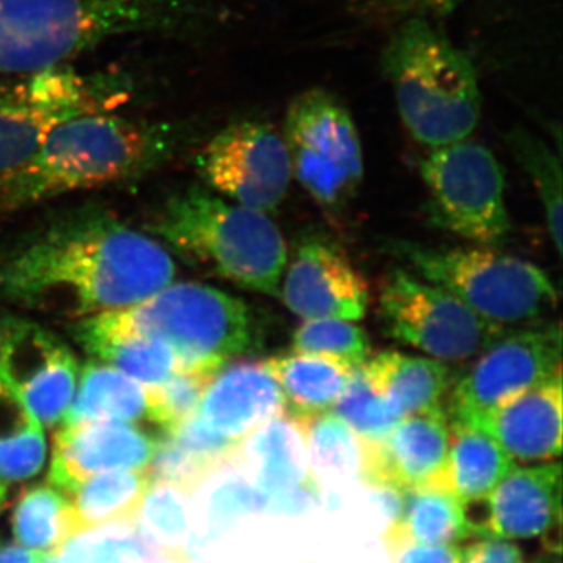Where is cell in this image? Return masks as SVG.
I'll return each instance as SVG.
<instances>
[{"label": "cell", "instance_id": "obj_1", "mask_svg": "<svg viewBox=\"0 0 563 563\" xmlns=\"http://www.w3.org/2000/svg\"><path fill=\"white\" fill-rule=\"evenodd\" d=\"M174 274L161 243L113 214L76 211L29 233L0 258V296L84 320L150 298Z\"/></svg>", "mask_w": 563, "mask_h": 563}, {"label": "cell", "instance_id": "obj_2", "mask_svg": "<svg viewBox=\"0 0 563 563\" xmlns=\"http://www.w3.org/2000/svg\"><path fill=\"white\" fill-rule=\"evenodd\" d=\"M207 0H0V74L27 76L132 33L199 27Z\"/></svg>", "mask_w": 563, "mask_h": 563}, {"label": "cell", "instance_id": "obj_3", "mask_svg": "<svg viewBox=\"0 0 563 563\" xmlns=\"http://www.w3.org/2000/svg\"><path fill=\"white\" fill-rule=\"evenodd\" d=\"M177 141L172 125L111 111L73 118L57 125L27 166L0 188V210L141 176L168 161Z\"/></svg>", "mask_w": 563, "mask_h": 563}, {"label": "cell", "instance_id": "obj_4", "mask_svg": "<svg viewBox=\"0 0 563 563\" xmlns=\"http://www.w3.org/2000/svg\"><path fill=\"white\" fill-rule=\"evenodd\" d=\"M380 62L415 141L439 150L476 131L483 113L476 68L432 21L410 18L395 24Z\"/></svg>", "mask_w": 563, "mask_h": 563}, {"label": "cell", "instance_id": "obj_5", "mask_svg": "<svg viewBox=\"0 0 563 563\" xmlns=\"http://www.w3.org/2000/svg\"><path fill=\"white\" fill-rule=\"evenodd\" d=\"M150 231L191 265L246 290L279 296L287 244L268 214L191 188L162 207Z\"/></svg>", "mask_w": 563, "mask_h": 563}, {"label": "cell", "instance_id": "obj_6", "mask_svg": "<svg viewBox=\"0 0 563 563\" xmlns=\"http://www.w3.org/2000/svg\"><path fill=\"white\" fill-rule=\"evenodd\" d=\"M101 314L117 328L165 343L185 369L218 373L261 342L247 303L195 282L166 285L139 303Z\"/></svg>", "mask_w": 563, "mask_h": 563}, {"label": "cell", "instance_id": "obj_7", "mask_svg": "<svg viewBox=\"0 0 563 563\" xmlns=\"http://www.w3.org/2000/svg\"><path fill=\"white\" fill-rule=\"evenodd\" d=\"M387 251L415 276L453 292L484 320L504 328L540 320L558 306L548 274L523 258L481 247L388 242Z\"/></svg>", "mask_w": 563, "mask_h": 563}, {"label": "cell", "instance_id": "obj_8", "mask_svg": "<svg viewBox=\"0 0 563 563\" xmlns=\"http://www.w3.org/2000/svg\"><path fill=\"white\" fill-rule=\"evenodd\" d=\"M125 99V81L62 66L0 81V188L27 166L57 125L111 111Z\"/></svg>", "mask_w": 563, "mask_h": 563}, {"label": "cell", "instance_id": "obj_9", "mask_svg": "<svg viewBox=\"0 0 563 563\" xmlns=\"http://www.w3.org/2000/svg\"><path fill=\"white\" fill-rule=\"evenodd\" d=\"M291 174L322 209L342 211L363 180L361 135L332 92L312 88L292 99L284 135Z\"/></svg>", "mask_w": 563, "mask_h": 563}, {"label": "cell", "instance_id": "obj_10", "mask_svg": "<svg viewBox=\"0 0 563 563\" xmlns=\"http://www.w3.org/2000/svg\"><path fill=\"white\" fill-rule=\"evenodd\" d=\"M421 177L435 228L483 246L506 239V173L488 147L465 140L432 150L421 163Z\"/></svg>", "mask_w": 563, "mask_h": 563}, {"label": "cell", "instance_id": "obj_11", "mask_svg": "<svg viewBox=\"0 0 563 563\" xmlns=\"http://www.w3.org/2000/svg\"><path fill=\"white\" fill-rule=\"evenodd\" d=\"M377 310L387 335L440 362L468 361L506 332L453 292L406 269L385 277Z\"/></svg>", "mask_w": 563, "mask_h": 563}, {"label": "cell", "instance_id": "obj_12", "mask_svg": "<svg viewBox=\"0 0 563 563\" xmlns=\"http://www.w3.org/2000/svg\"><path fill=\"white\" fill-rule=\"evenodd\" d=\"M562 373L561 325L501 333L451 390L450 421L479 426L501 404Z\"/></svg>", "mask_w": 563, "mask_h": 563}, {"label": "cell", "instance_id": "obj_13", "mask_svg": "<svg viewBox=\"0 0 563 563\" xmlns=\"http://www.w3.org/2000/svg\"><path fill=\"white\" fill-rule=\"evenodd\" d=\"M211 190L269 214L279 209L292 177L280 133L261 121H240L218 132L196 158Z\"/></svg>", "mask_w": 563, "mask_h": 563}, {"label": "cell", "instance_id": "obj_14", "mask_svg": "<svg viewBox=\"0 0 563 563\" xmlns=\"http://www.w3.org/2000/svg\"><path fill=\"white\" fill-rule=\"evenodd\" d=\"M0 374L44 426L63 421L76 393L79 366L63 340L38 324L3 322Z\"/></svg>", "mask_w": 563, "mask_h": 563}, {"label": "cell", "instance_id": "obj_15", "mask_svg": "<svg viewBox=\"0 0 563 563\" xmlns=\"http://www.w3.org/2000/svg\"><path fill=\"white\" fill-rule=\"evenodd\" d=\"M279 298L303 321H358L369 307V285L339 244L309 236L292 252Z\"/></svg>", "mask_w": 563, "mask_h": 563}, {"label": "cell", "instance_id": "obj_16", "mask_svg": "<svg viewBox=\"0 0 563 563\" xmlns=\"http://www.w3.org/2000/svg\"><path fill=\"white\" fill-rule=\"evenodd\" d=\"M358 476L373 488L406 492L446 479L450 418L442 406L402 418L379 442H362Z\"/></svg>", "mask_w": 563, "mask_h": 563}, {"label": "cell", "instance_id": "obj_17", "mask_svg": "<svg viewBox=\"0 0 563 563\" xmlns=\"http://www.w3.org/2000/svg\"><path fill=\"white\" fill-rule=\"evenodd\" d=\"M158 439L132 422L101 421L62 426L52 448L49 484L73 495L98 474L150 466Z\"/></svg>", "mask_w": 563, "mask_h": 563}, {"label": "cell", "instance_id": "obj_18", "mask_svg": "<svg viewBox=\"0 0 563 563\" xmlns=\"http://www.w3.org/2000/svg\"><path fill=\"white\" fill-rule=\"evenodd\" d=\"M474 536L548 539L561 526L562 466L559 462L514 466L485 499Z\"/></svg>", "mask_w": 563, "mask_h": 563}, {"label": "cell", "instance_id": "obj_19", "mask_svg": "<svg viewBox=\"0 0 563 563\" xmlns=\"http://www.w3.org/2000/svg\"><path fill=\"white\" fill-rule=\"evenodd\" d=\"M284 412L279 384L263 362H231L222 366L196 410L207 429L236 443Z\"/></svg>", "mask_w": 563, "mask_h": 563}, {"label": "cell", "instance_id": "obj_20", "mask_svg": "<svg viewBox=\"0 0 563 563\" xmlns=\"http://www.w3.org/2000/svg\"><path fill=\"white\" fill-rule=\"evenodd\" d=\"M477 428L517 466L554 462L562 453V373L501 404Z\"/></svg>", "mask_w": 563, "mask_h": 563}, {"label": "cell", "instance_id": "obj_21", "mask_svg": "<svg viewBox=\"0 0 563 563\" xmlns=\"http://www.w3.org/2000/svg\"><path fill=\"white\" fill-rule=\"evenodd\" d=\"M240 462L257 465V488L272 506L306 485L317 483L307 473L301 429L285 413L263 422L240 443Z\"/></svg>", "mask_w": 563, "mask_h": 563}, {"label": "cell", "instance_id": "obj_22", "mask_svg": "<svg viewBox=\"0 0 563 563\" xmlns=\"http://www.w3.org/2000/svg\"><path fill=\"white\" fill-rule=\"evenodd\" d=\"M74 339L98 362L128 374L146 388L165 383L179 369L176 355L165 343L117 328L101 313L77 322Z\"/></svg>", "mask_w": 563, "mask_h": 563}, {"label": "cell", "instance_id": "obj_23", "mask_svg": "<svg viewBox=\"0 0 563 563\" xmlns=\"http://www.w3.org/2000/svg\"><path fill=\"white\" fill-rule=\"evenodd\" d=\"M363 369L401 418L440 407L451 387L450 366L432 357L380 352Z\"/></svg>", "mask_w": 563, "mask_h": 563}, {"label": "cell", "instance_id": "obj_24", "mask_svg": "<svg viewBox=\"0 0 563 563\" xmlns=\"http://www.w3.org/2000/svg\"><path fill=\"white\" fill-rule=\"evenodd\" d=\"M472 536L465 506L446 484L437 483L402 492L401 509L383 540L384 543L455 544Z\"/></svg>", "mask_w": 563, "mask_h": 563}, {"label": "cell", "instance_id": "obj_25", "mask_svg": "<svg viewBox=\"0 0 563 563\" xmlns=\"http://www.w3.org/2000/svg\"><path fill=\"white\" fill-rule=\"evenodd\" d=\"M263 363L279 384L291 420L332 410L354 369L336 358L302 352L274 355Z\"/></svg>", "mask_w": 563, "mask_h": 563}, {"label": "cell", "instance_id": "obj_26", "mask_svg": "<svg viewBox=\"0 0 563 563\" xmlns=\"http://www.w3.org/2000/svg\"><path fill=\"white\" fill-rule=\"evenodd\" d=\"M514 466L490 433L466 422L450 421L446 479L463 506L484 503Z\"/></svg>", "mask_w": 563, "mask_h": 563}, {"label": "cell", "instance_id": "obj_27", "mask_svg": "<svg viewBox=\"0 0 563 563\" xmlns=\"http://www.w3.org/2000/svg\"><path fill=\"white\" fill-rule=\"evenodd\" d=\"M154 479L150 470H120L98 474L69 495L77 532L99 531L107 526L135 525Z\"/></svg>", "mask_w": 563, "mask_h": 563}, {"label": "cell", "instance_id": "obj_28", "mask_svg": "<svg viewBox=\"0 0 563 563\" xmlns=\"http://www.w3.org/2000/svg\"><path fill=\"white\" fill-rule=\"evenodd\" d=\"M79 376V385L62 426L101 421L135 422L146 417V387L128 374L106 363L91 361L85 363Z\"/></svg>", "mask_w": 563, "mask_h": 563}, {"label": "cell", "instance_id": "obj_29", "mask_svg": "<svg viewBox=\"0 0 563 563\" xmlns=\"http://www.w3.org/2000/svg\"><path fill=\"white\" fill-rule=\"evenodd\" d=\"M11 531L21 547L44 555L57 554L77 532L69 498L51 484L24 488L11 512Z\"/></svg>", "mask_w": 563, "mask_h": 563}, {"label": "cell", "instance_id": "obj_30", "mask_svg": "<svg viewBox=\"0 0 563 563\" xmlns=\"http://www.w3.org/2000/svg\"><path fill=\"white\" fill-rule=\"evenodd\" d=\"M43 424L0 374V481L32 479L46 462Z\"/></svg>", "mask_w": 563, "mask_h": 563}, {"label": "cell", "instance_id": "obj_31", "mask_svg": "<svg viewBox=\"0 0 563 563\" xmlns=\"http://www.w3.org/2000/svg\"><path fill=\"white\" fill-rule=\"evenodd\" d=\"M510 152L531 177L533 187L542 201L548 232L558 254H562L563 242V196L561 158L539 136L525 129H512L506 135Z\"/></svg>", "mask_w": 563, "mask_h": 563}, {"label": "cell", "instance_id": "obj_32", "mask_svg": "<svg viewBox=\"0 0 563 563\" xmlns=\"http://www.w3.org/2000/svg\"><path fill=\"white\" fill-rule=\"evenodd\" d=\"M301 429L314 472L347 477L361 473L362 443L332 410L292 420Z\"/></svg>", "mask_w": 563, "mask_h": 563}, {"label": "cell", "instance_id": "obj_33", "mask_svg": "<svg viewBox=\"0 0 563 563\" xmlns=\"http://www.w3.org/2000/svg\"><path fill=\"white\" fill-rule=\"evenodd\" d=\"M332 412L346 422L362 442H379L402 420L374 387L363 365L352 369Z\"/></svg>", "mask_w": 563, "mask_h": 563}, {"label": "cell", "instance_id": "obj_34", "mask_svg": "<svg viewBox=\"0 0 563 563\" xmlns=\"http://www.w3.org/2000/svg\"><path fill=\"white\" fill-rule=\"evenodd\" d=\"M291 350L336 358L355 368L368 361L372 343L365 329L358 328L354 321L324 318L306 321L301 328L296 329Z\"/></svg>", "mask_w": 563, "mask_h": 563}, {"label": "cell", "instance_id": "obj_35", "mask_svg": "<svg viewBox=\"0 0 563 563\" xmlns=\"http://www.w3.org/2000/svg\"><path fill=\"white\" fill-rule=\"evenodd\" d=\"M214 374L179 368L165 383L146 388L147 420L163 432H172L196 413Z\"/></svg>", "mask_w": 563, "mask_h": 563}, {"label": "cell", "instance_id": "obj_36", "mask_svg": "<svg viewBox=\"0 0 563 563\" xmlns=\"http://www.w3.org/2000/svg\"><path fill=\"white\" fill-rule=\"evenodd\" d=\"M184 493L174 485L154 483L147 493L143 510L146 526L143 531L157 551H168V558H176V542L188 531L187 509Z\"/></svg>", "mask_w": 563, "mask_h": 563}, {"label": "cell", "instance_id": "obj_37", "mask_svg": "<svg viewBox=\"0 0 563 563\" xmlns=\"http://www.w3.org/2000/svg\"><path fill=\"white\" fill-rule=\"evenodd\" d=\"M62 563H136L150 558L154 547L143 529L124 536L74 539L62 548Z\"/></svg>", "mask_w": 563, "mask_h": 563}, {"label": "cell", "instance_id": "obj_38", "mask_svg": "<svg viewBox=\"0 0 563 563\" xmlns=\"http://www.w3.org/2000/svg\"><path fill=\"white\" fill-rule=\"evenodd\" d=\"M465 0H351L355 13L377 24L395 25L410 18L435 21L453 13Z\"/></svg>", "mask_w": 563, "mask_h": 563}, {"label": "cell", "instance_id": "obj_39", "mask_svg": "<svg viewBox=\"0 0 563 563\" xmlns=\"http://www.w3.org/2000/svg\"><path fill=\"white\" fill-rule=\"evenodd\" d=\"M265 503L266 498L258 488L231 477L211 496V523L213 528H222L240 515L261 509Z\"/></svg>", "mask_w": 563, "mask_h": 563}, {"label": "cell", "instance_id": "obj_40", "mask_svg": "<svg viewBox=\"0 0 563 563\" xmlns=\"http://www.w3.org/2000/svg\"><path fill=\"white\" fill-rule=\"evenodd\" d=\"M393 563H462L457 544L385 542Z\"/></svg>", "mask_w": 563, "mask_h": 563}, {"label": "cell", "instance_id": "obj_41", "mask_svg": "<svg viewBox=\"0 0 563 563\" xmlns=\"http://www.w3.org/2000/svg\"><path fill=\"white\" fill-rule=\"evenodd\" d=\"M462 563H525L517 544L496 536H479V540L462 550Z\"/></svg>", "mask_w": 563, "mask_h": 563}, {"label": "cell", "instance_id": "obj_42", "mask_svg": "<svg viewBox=\"0 0 563 563\" xmlns=\"http://www.w3.org/2000/svg\"><path fill=\"white\" fill-rule=\"evenodd\" d=\"M46 555L16 543H0V563H41Z\"/></svg>", "mask_w": 563, "mask_h": 563}, {"label": "cell", "instance_id": "obj_43", "mask_svg": "<svg viewBox=\"0 0 563 563\" xmlns=\"http://www.w3.org/2000/svg\"><path fill=\"white\" fill-rule=\"evenodd\" d=\"M532 563H561V553L553 551V553L543 555V558L537 559V561Z\"/></svg>", "mask_w": 563, "mask_h": 563}, {"label": "cell", "instance_id": "obj_44", "mask_svg": "<svg viewBox=\"0 0 563 563\" xmlns=\"http://www.w3.org/2000/svg\"><path fill=\"white\" fill-rule=\"evenodd\" d=\"M7 503V485L0 481V514H2L3 507Z\"/></svg>", "mask_w": 563, "mask_h": 563}, {"label": "cell", "instance_id": "obj_45", "mask_svg": "<svg viewBox=\"0 0 563 563\" xmlns=\"http://www.w3.org/2000/svg\"><path fill=\"white\" fill-rule=\"evenodd\" d=\"M41 563H62V561L57 558V554H51L46 555Z\"/></svg>", "mask_w": 563, "mask_h": 563}, {"label": "cell", "instance_id": "obj_46", "mask_svg": "<svg viewBox=\"0 0 563 563\" xmlns=\"http://www.w3.org/2000/svg\"><path fill=\"white\" fill-rule=\"evenodd\" d=\"M2 336H3V322H0V343H2Z\"/></svg>", "mask_w": 563, "mask_h": 563}]
</instances>
